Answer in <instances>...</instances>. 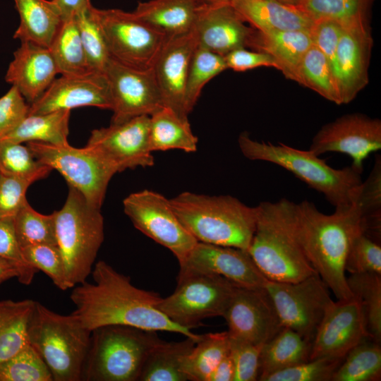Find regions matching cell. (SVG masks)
I'll return each mask as SVG.
<instances>
[{
	"instance_id": "1",
	"label": "cell",
	"mask_w": 381,
	"mask_h": 381,
	"mask_svg": "<svg viewBox=\"0 0 381 381\" xmlns=\"http://www.w3.org/2000/svg\"><path fill=\"white\" fill-rule=\"evenodd\" d=\"M91 274L93 282L75 286L70 296L75 306L71 314L89 330L119 325L181 334L196 342L201 339L202 334L176 325L157 308L158 293L135 286L106 262H97Z\"/></svg>"
},
{
	"instance_id": "2",
	"label": "cell",
	"mask_w": 381,
	"mask_h": 381,
	"mask_svg": "<svg viewBox=\"0 0 381 381\" xmlns=\"http://www.w3.org/2000/svg\"><path fill=\"white\" fill-rule=\"evenodd\" d=\"M286 222L312 267L337 300L353 295L347 285L344 263L351 241L363 231L362 212L356 202L325 214L308 200L284 198Z\"/></svg>"
},
{
	"instance_id": "3",
	"label": "cell",
	"mask_w": 381,
	"mask_h": 381,
	"mask_svg": "<svg viewBox=\"0 0 381 381\" xmlns=\"http://www.w3.org/2000/svg\"><path fill=\"white\" fill-rule=\"evenodd\" d=\"M184 227L199 242L248 251L256 228L258 207L231 195L183 192L169 200Z\"/></svg>"
},
{
	"instance_id": "4",
	"label": "cell",
	"mask_w": 381,
	"mask_h": 381,
	"mask_svg": "<svg viewBox=\"0 0 381 381\" xmlns=\"http://www.w3.org/2000/svg\"><path fill=\"white\" fill-rule=\"evenodd\" d=\"M238 143L244 157L285 169L311 188L322 193L335 208L349 205L358 198L363 181L362 173L351 165L334 169L309 150H298L282 143L274 145L259 142L253 140L246 132L240 134Z\"/></svg>"
},
{
	"instance_id": "5",
	"label": "cell",
	"mask_w": 381,
	"mask_h": 381,
	"mask_svg": "<svg viewBox=\"0 0 381 381\" xmlns=\"http://www.w3.org/2000/svg\"><path fill=\"white\" fill-rule=\"evenodd\" d=\"M157 332L119 325L93 329L81 380L139 381L150 353L163 341Z\"/></svg>"
},
{
	"instance_id": "6",
	"label": "cell",
	"mask_w": 381,
	"mask_h": 381,
	"mask_svg": "<svg viewBox=\"0 0 381 381\" xmlns=\"http://www.w3.org/2000/svg\"><path fill=\"white\" fill-rule=\"evenodd\" d=\"M91 332L72 314H59L36 301L28 343L47 364L53 381H80Z\"/></svg>"
},
{
	"instance_id": "7",
	"label": "cell",
	"mask_w": 381,
	"mask_h": 381,
	"mask_svg": "<svg viewBox=\"0 0 381 381\" xmlns=\"http://www.w3.org/2000/svg\"><path fill=\"white\" fill-rule=\"evenodd\" d=\"M257 207L255 231L248 252L265 278L297 282L317 273L289 229L284 198Z\"/></svg>"
},
{
	"instance_id": "8",
	"label": "cell",
	"mask_w": 381,
	"mask_h": 381,
	"mask_svg": "<svg viewBox=\"0 0 381 381\" xmlns=\"http://www.w3.org/2000/svg\"><path fill=\"white\" fill-rule=\"evenodd\" d=\"M55 230L68 289L83 283L91 274L104 238V218L100 209L92 207L75 188L61 209L54 211Z\"/></svg>"
},
{
	"instance_id": "9",
	"label": "cell",
	"mask_w": 381,
	"mask_h": 381,
	"mask_svg": "<svg viewBox=\"0 0 381 381\" xmlns=\"http://www.w3.org/2000/svg\"><path fill=\"white\" fill-rule=\"evenodd\" d=\"M237 286L217 274H178L175 291L162 298L157 308L173 322L191 330L205 319L223 317Z\"/></svg>"
},
{
	"instance_id": "10",
	"label": "cell",
	"mask_w": 381,
	"mask_h": 381,
	"mask_svg": "<svg viewBox=\"0 0 381 381\" xmlns=\"http://www.w3.org/2000/svg\"><path fill=\"white\" fill-rule=\"evenodd\" d=\"M35 158L61 174L93 207L101 209L116 170L92 149L40 142L27 143Z\"/></svg>"
},
{
	"instance_id": "11",
	"label": "cell",
	"mask_w": 381,
	"mask_h": 381,
	"mask_svg": "<svg viewBox=\"0 0 381 381\" xmlns=\"http://www.w3.org/2000/svg\"><path fill=\"white\" fill-rule=\"evenodd\" d=\"M111 59L140 70L153 68L169 37L133 12L95 8Z\"/></svg>"
},
{
	"instance_id": "12",
	"label": "cell",
	"mask_w": 381,
	"mask_h": 381,
	"mask_svg": "<svg viewBox=\"0 0 381 381\" xmlns=\"http://www.w3.org/2000/svg\"><path fill=\"white\" fill-rule=\"evenodd\" d=\"M265 289L282 324L312 343L326 310L332 303L329 289L318 273L297 282L267 279Z\"/></svg>"
},
{
	"instance_id": "13",
	"label": "cell",
	"mask_w": 381,
	"mask_h": 381,
	"mask_svg": "<svg viewBox=\"0 0 381 381\" xmlns=\"http://www.w3.org/2000/svg\"><path fill=\"white\" fill-rule=\"evenodd\" d=\"M133 226L181 260L197 243L171 208L169 200L149 190L133 193L123 201Z\"/></svg>"
},
{
	"instance_id": "14",
	"label": "cell",
	"mask_w": 381,
	"mask_h": 381,
	"mask_svg": "<svg viewBox=\"0 0 381 381\" xmlns=\"http://www.w3.org/2000/svg\"><path fill=\"white\" fill-rule=\"evenodd\" d=\"M104 75L111 98V124L151 116L164 107L153 68L136 69L110 59Z\"/></svg>"
},
{
	"instance_id": "15",
	"label": "cell",
	"mask_w": 381,
	"mask_h": 381,
	"mask_svg": "<svg viewBox=\"0 0 381 381\" xmlns=\"http://www.w3.org/2000/svg\"><path fill=\"white\" fill-rule=\"evenodd\" d=\"M381 149V121L365 114L344 115L323 126L313 137L309 150L317 156L326 152L346 154L351 166L362 173L363 162Z\"/></svg>"
},
{
	"instance_id": "16",
	"label": "cell",
	"mask_w": 381,
	"mask_h": 381,
	"mask_svg": "<svg viewBox=\"0 0 381 381\" xmlns=\"http://www.w3.org/2000/svg\"><path fill=\"white\" fill-rule=\"evenodd\" d=\"M150 116L95 129L85 146L92 149L116 171L152 166L150 148Z\"/></svg>"
},
{
	"instance_id": "17",
	"label": "cell",
	"mask_w": 381,
	"mask_h": 381,
	"mask_svg": "<svg viewBox=\"0 0 381 381\" xmlns=\"http://www.w3.org/2000/svg\"><path fill=\"white\" fill-rule=\"evenodd\" d=\"M230 337L264 344L283 327L267 291L237 286L223 315Z\"/></svg>"
},
{
	"instance_id": "18",
	"label": "cell",
	"mask_w": 381,
	"mask_h": 381,
	"mask_svg": "<svg viewBox=\"0 0 381 381\" xmlns=\"http://www.w3.org/2000/svg\"><path fill=\"white\" fill-rule=\"evenodd\" d=\"M366 337H370L358 301L353 296L333 301L315 332L310 359L344 358L352 348Z\"/></svg>"
},
{
	"instance_id": "19",
	"label": "cell",
	"mask_w": 381,
	"mask_h": 381,
	"mask_svg": "<svg viewBox=\"0 0 381 381\" xmlns=\"http://www.w3.org/2000/svg\"><path fill=\"white\" fill-rule=\"evenodd\" d=\"M179 264V274H217L241 287L263 288L267 281L248 252L234 247L198 241Z\"/></svg>"
},
{
	"instance_id": "20",
	"label": "cell",
	"mask_w": 381,
	"mask_h": 381,
	"mask_svg": "<svg viewBox=\"0 0 381 381\" xmlns=\"http://www.w3.org/2000/svg\"><path fill=\"white\" fill-rule=\"evenodd\" d=\"M246 23L229 1L201 4L193 30L198 46L224 56L252 47L257 30Z\"/></svg>"
},
{
	"instance_id": "21",
	"label": "cell",
	"mask_w": 381,
	"mask_h": 381,
	"mask_svg": "<svg viewBox=\"0 0 381 381\" xmlns=\"http://www.w3.org/2000/svg\"><path fill=\"white\" fill-rule=\"evenodd\" d=\"M372 46L368 23L343 25L333 66L341 104L351 102L368 84Z\"/></svg>"
},
{
	"instance_id": "22",
	"label": "cell",
	"mask_w": 381,
	"mask_h": 381,
	"mask_svg": "<svg viewBox=\"0 0 381 381\" xmlns=\"http://www.w3.org/2000/svg\"><path fill=\"white\" fill-rule=\"evenodd\" d=\"M80 107L111 109L110 90L104 74L56 78L43 95L30 104L28 115Z\"/></svg>"
},
{
	"instance_id": "23",
	"label": "cell",
	"mask_w": 381,
	"mask_h": 381,
	"mask_svg": "<svg viewBox=\"0 0 381 381\" xmlns=\"http://www.w3.org/2000/svg\"><path fill=\"white\" fill-rule=\"evenodd\" d=\"M197 47L194 30L169 37L153 66L164 107L185 118H188L184 102L186 78Z\"/></svg>"
},
{
	"instance_id": "24",
	"label": "cell",
	"mask_w": 381,
	"mask_h": 381,
	"mask_svg": "<svg viewBox=\"0 0 381 381\" xmlns=\"http://www.w3.org/2000/svg\"><path fill=\"white\" fill-rule=\"evenodd\" d=\"M58 74L49 47L24 42L13 53L5 80L30 104L43 95Z\"/></svg>"
},
{
	"instance_id": "25",
	"label": "cell",
	"mask_w": 381,
	"mask_h": 381,
	"mask_svg": "<svg viewBox=\"0 0 381 381\" xmlns=\"http://www.w3.org/2000/svg\"><path fill=\"white\" fill-rule=\"evenodd\" d=\"M243 20L260 32L310 30L313 20L296 6L274 0H229Z\"/></svg>"
},
{
	"instance_id": "26",
	"label": "cell",
	"mask_w": 381,
	"mask_h": 381,
	"mask_svg": "<svg viewBox=\"0 0 381 381\" xmlns=\"http://www.w3.org/2000/svg\"><path fill=\"white\" fill-rule=\"evenodd\" d=\"M20 23L13 38L49 47L64 20L53 0H13Z\"/></svg>"
},
{
	"instance_id": "27",
	"label": "cell",
	"mask_w": 381,
	"mask_h": 381,
	"mask_svg": "<svg viewBox=\"0 0 381 381\" xmlns=\"http://www.w3.org/2000/svg\"><path fill=\"white\" fill-rule=\"evenodd\" d=\"M200 4L198 0H150L139 2L133 13L171 37L193 30Z\"/></svg>"
},
{
	"instance_id": "28",
	"label": "cell",
	"mask_w": 381,
	"mask_h": 381,
	"mask_svg": "<svg viewBox=\"0 0 381 381\" xmlns=\"http://www.w3.org/2000/svg\"><path fill=\"white\" fill-rule=\"evenodd\" d=\"M312 44L310 30L256 31L251 48L271 55L278 70L287 79L296 81L301 61Z\"/></svg>"
},
{
	"instance_id": "29",
	"label": "cell",
	"mask_w": 381,
	"mask_h": 381,
	"mask_svg": "<svg viewBox=\"0 0 381 381\" xmlns=\"http://www.w3.org/2000/svg\"><path fill=\"white\" fill-rule=\"evenodd\" d=\"M311 344L296 332L284 327L262 346L258 380L264 381L272 373L310 360Z\"/></svg>"
},
{
	"instance_id": "30",
	"label": "cell",
	"mask_w": 381,
	"mask_h": 381,
	"mask_svg": "<svg viewBox=\"0 0 381 381\" xmlns=\"http://www.w3.org/2000/svg\"><path fill=\"white\" fill-rule=\"evenodd\" d=\"M149 140L152 152L172 149L186 152L197 150L198 138L193 134L188 118L166 107L150 116Z\"/></svg>"
},
{
	"instance_id": "31",
	"label": "cell",
	"mask_w": 381,
	"mask_h": 381,
	"mask_svg": "<svg viewBox=\"0 0 381 381\" xmlns=\"http://www.w3.org/2000/svg\"><path fill=\"white\" fill-rule=\"evenodd\" d=\"M35 302L0 301V365L29 344L28 327Z\"/></svg>"
},
{
	"instance_id": "32",
	"label": "cell",
	"mask_w": 381,
	"mask_h": 381,
	"mask_svg": "<svg viewBox=\"0 0 381 381\" xmlns=\"http://www.w3.org/2000/svg\"><path fill=\"white\" fill-rule=\"evenodd\" d=\"M71 110L28 115L0 140L23 143L40 142L52 145L68 144Z\"/></svg>"
},
{
	"instance_id": "33",
	"label": "cell",
	"mask_w": 381,
	"mask_h": 381,
	"mask_svg": "<svg viewBox=\"0 0 381 381\" xmlns=\"http://www.w3.org/2000/svg\"><path fill=\"white\" fill-rule=\"evenodd\" d=\"M195 343L190 337L180 341H162L150 353L139 381H187L181 365Z\"/></svg>"
},
{
	"instance_id": "34",
	"label": "cell",
	"mask_w": 381,
	"mask_h": 381,
	"mask_svg": "<svg viewBox=\"0 0 381 381\" xmlns=\"http://www.w3.org/2000/svg\"><path fill=\"white\" fill-rule=\"evenodd\" d=\"M227 331L202 334L181 362V370L190 381H207L220 361L229 352Z\"/></svg>"
},
{
	"instance_id": "35",
	"label": "cell",
	"mask_w": 381,
	"mask_h": 381,
	"mask_svg": "<svg viewBox=\"0 0 381 381\" xmlns=\"http://www.w3.org/2000/svg\"><path fill=\"white\" fill-rule=\"evenodd\" d=\"M49 48L61 75L81 76L92 73L75 17L63 22Z\"/></svg>"
},
{
	"instance_id": "36",
	"label": "cell",
	"mask_w": 381,
	"mask_h": 381,
	"mask_svg": "<svg viewBox=\"0 0 381 381\" xmlns=\"http://www.w3.org/2000/svg\"><path fill=\"white\" fill-rule=\"evenodd\" d=\"M380 343L366 337L352 348L334 372L332 381H375L381 376Z\"/></svg>"
},
{
	"instance_id": "37",
	"label": "cell",
	"mask_w": 381,
	"mask_h": 381,
	"mask_svg": "<svg viewBox=\"0 0 381 381\" xmlns=\"http://www.w3.org/2000/svg\"><path fill=\"white\" fill-rule=\"evenodd\" d=\"M296 82L336 104H341L332 67L324 54L313 44L301 61Z\"/></svg>"
},
{
	"instance_id": "38",
	"label": "cell",
	"mask_w": 381,
	"mask_h": 381,
	"mask_svg": "<svg viewBox=\"0 0 381 381\" xmlns=\"http://www.w3.org/2000/svg\"><path fill=\"white\" fill-rule=\"evenodd\" d=\"M347 285L359 302L369 337L381 340V274L365 272L351 274Z\"/></svg>"
},
{
	"instance_id": "39",
	"label": "cell",
	"mask_w": 381,
	"mask_h": 381,
	"mask_svg": "<svg viewBox=\"0 0 381 381\" xmlns=\"http://www.w3.org/2000/svg\"><path fill=\"white\" fill-rule=\"evenodd\" d=\"M226 69L223 56L198 44L191 58L185 87V109L188 115L196 104L204 86Z\"/></svg>"
},
{
	"instance_id": "40",
	"label": "cell",
	"mask_w": 381,
	"mask_h": 381,
	"mask_svg": "<svg viewBox=\"0 0 381 381\" xmlns=\"http://www.w3.org/2000/svg\"><path fill=\"white\" fill-rule=\"evenodd\" d=\"M374 0H301L296 6L313 20L329 19L346 25L368 23Z\"/></svg>"
},
{
	"instance_id": "41",
	"label": "cell",
	"mask_w": 381,
	"mask_h": 381,
	"mask_svg": "<svg viewBox=\"0 0 381 381\" xmlns=\"http://www.w3.org/2000/svg\"><path fill=\"white\" fill-rule=\"evenodd\" d=\"M20 248L35 244L57 246L54 214H42L27 201L13 219Z\"/></svg>"
},
{
	"instance_id": "42",
	"label": "cell",
	"mask_w": 381,
	"mask_h": 381,
	"mask_svg": "<svg viewBox=\"0 0 381 381\" xmlns=\"http://www.w3.org/2000/svg\"><path fill=\"white\" fill-rule=\"evenodd\" d=\"M75 18L91 71L104 74L111 57L95 8L91 6Z\"/></svg>"
},
{
	"instance_id": "43",
	"label": "cell",
	"mask_w": 381,
	"mask_h": 381,
	"mask_svg": "<svg viewBox=\"0 0 381 381\" xmlns=\"http://www.w3.org/2000/svg\"><path fill=\"white\" fill-rule=\"evenodd\" d=\"M362 212L364 233L378 241L381 224V157L377 155L373 167L362 181L356 201Z\"/></svg>"
},
{
	"instance_id": "44",
	"label": "cell",
	"mask_w": 381,
	"mask_h": 381,
	"mask_svg": "<svg viewBox=\"0 0 381 381\" xmlns=\"http://www.w3.org/2000/svg\"><path fill=\"white\" fill-rule=\"evenodd\" d=\"M52 170L35 158L27 145L0 140V174L40 180L46 178Z\"/></svg>"
},
{
	"instance_id": "45",
	"label": "cell",
	"mask_w": 381,
	"mask_h": 381,
	"mask_svg": "<svg viewBox=\"0 0 381 381\" xmlns=\"http://www.w3.org/2000/svg\"><path fill=\"white\" fill-rule=\"evenodd\" d=\"M0 381H53L52 373L30 344L0 365Z\"/></svg>"
},
{
	"instance_id": "46",
	"label": "cell",
	"mask_w": 381,
	"mask_h": 381,
	"mask_svg": "<svg viewBox=\"0 0 381 381\" xmlns=\"http://www.w3.org/2000/svg\"><path fill=\"white\" fill-rule=\"evenodd\" d=\"M351 274L372 272L381 274V247L378 241L360 231L351 241L344 263Z\"/></svg>"
},
{
	"instance_id": "47",
	"label": "cell",
	"mask_w": 381,
	"mask_h": 381,
	"mask_svg": "<svg viewBox=\"0 0 381 381\" xmlns=\"http://www.w3.org/2000/svg\"><path fill=\"white\" fill-rule=\"evenodd\" d=\"M344 358L320 357L275 372L264 381H329Z\"/></svg>"
},
{
	"instance_id": "48",
	"label": "cell",
	"mask_w": 381,
	"mask_h": 381,
	"mask_svg": "<svg viewBox=\"0 0 381 381\" xmlns=\"http://www.w3.org/2000/svg\"><path fill=\"white\" fill-rule=\"evenodd\" d=\"M24 259L44 272L61 290L68 289L63 258L57 246L35 244L21 248Z\"/></svg>"
},
{
	"instance_id": "49",
	"label": "cell",
	"mask_w": 381,
	"mask_h": 381,
	"mask_svg": "<svg viewBox=\"0 0 381 381\" xmlns=\"http://www.w3.org/2000/svg\"><path fill=\"white\" fill-rule=\"evenodd\" d=\"M0 258L15 263L19 269L20 283L29 285L38 270L23 258L16 238L13 219H0Z\"/></svg>"
},
{
	"instance_id": "50",
	"label": "cell",
	"mask_w": 381,
	"mask_h": 381,
	"mask_svg": "<svg viewBox=\"0 0 381 381\" xmlns=\"http://www.w3.org/2000/svg\"><path fill=\"white\" fill-rule=\"evenodd\" d=\"M229 341V351L235 368L234 381L258 380L260 356L263 344H254L230 337Z\"/></svg>"
},
{
	"instance_id": "51",
	"label": "cell",
	"mask_w": 381,
	"mask_h": 381,
	"mask_svg": "<svg viewBox=\"0 0 381 381\" xmlns=\"http://www.w3.org/2000/svg\"><path fill=\"white\" fill-rule=\"evenodd\" d=\"M35 178L9 176L0 174V219H13L28 201L26 192Z\"/></svg>"
},
{
	"instance_id": "52",
	"label": "cell",
	"mask_w": 381,
	"mask_h": 381,
	"mask_svg": "<svg viewBox=\"0 0 381 381\" xmlns=\"http://www.w3.org/2000/svg\"><path fill=\"white\" fill-rule=\"evenodd\" d=\"M29 109L30 104L14 86L0 97V139L21 123Z\"/></svg>"
},
{
	"instance_id": "53",
	"label": "cell",
	"mask_w": 381,
	"mask_h": 381,
	"mask_svg": "<svg viewBox=\"0 0 381 381\" xmlns=\"http://www.w3.org/2000/svg\"><path fill=\"white\" fill-rule=\"evenodd\" d=\"M342 30L343 25L340 23L329 19H321L314 20L310 30L313 44L327 57L332 71Z\"/></svg>"
},
{
	"instance_id": "54",
	"label": "cell",
	"mask_w": 381,
	"mask_h": 381,
	"mask_svg": "<svg viewBox=\"0 0 381 381\" xmlns=\"http://www.w3.org/2000/svg\"><path fill=\"white\" fill-rule=\"evenodd\" d=\"M228 68L243 72L258 67H279L274 59L269 54L261 51H250L246 48L234 49L224 56Z\"/></svg>"
},
{
	"instance_id": "55",
	"label": "cell",
	"mask_w": 381,
	"mask_h": 381,
	"mask_svg": "<svg viewBox=\"0 0 381 381\" xmlns=\"http://www.w3.org/2000/svg\"><path fill=\"white\" fill-rule=\"evenodd\" d=\"M64 20L75 17L92 6L90 0H53Z\"/></svg>"
},
{
	"instance_id": "56",
	"label": "cell",
	"mask_w": 381,
	"mask_h": 381,
	"mask_svg": "<svg viewBox=\"0 0 381 381\" xmlns=\"http://www.w3.org/2000/svg\"><path fill=\"white\" fill-rule=\"evenodd\" d=\"M235 368L230 351L220 361L207 381H234Z\"/></svg>"
},
{
	"instance_id": "57",
	"label": "cell",
	"mask_w": 381,
	"mask_h": 381,
	"mask_svg": "<svg viewBox=\"0 0 381 381\" xmlns=\"http://www.w3.org/2000/svg\"><path fill=\"white\" fill-rule=\"evenodd\" d=\"M19 269L11 261L0 258V285L8 279L18 278Z\"/></svg>"
},
{
	"instance_id": "58",
	"label": "cell",
	"mask_w": 381,
	"mask_h": 381,
	"mask_svg": "<svg viewBox=\"0 0 381 381\" xmlns=\"http://www.w3.org/2000/svg\"><path fill=\"white\" fill-rule=\"evenodd\" d=\"M284 4L291 5V6H297L301 0H274Z\"/></svg>"
},
{
	"instance_id": "59",
	"label": "cell",
	"mask_w": 381,
	"mask_h": 381,
	"mask_svg": "<svg viewBox=\"0 0 381 381\" xmlns=\"http://www.w3.org/2000/svg\"><path fill=\"white\" fill-rule=\"evenodd\" d=\"M201 4H214L219 2H226L229 0H198Z\"/></svg>"
}]
</instances>
